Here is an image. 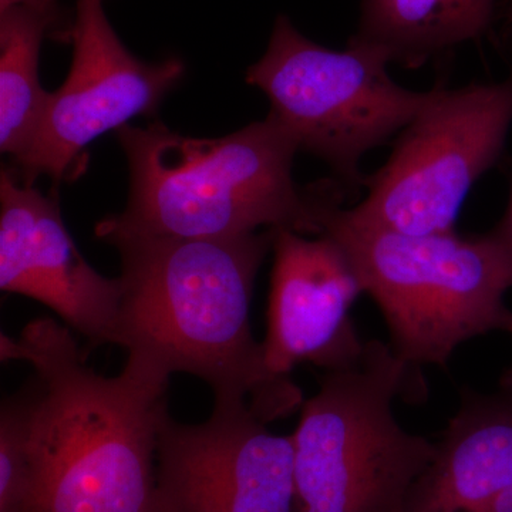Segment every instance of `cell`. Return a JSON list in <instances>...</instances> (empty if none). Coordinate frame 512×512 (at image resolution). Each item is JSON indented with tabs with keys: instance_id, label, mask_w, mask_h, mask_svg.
Masks as SVG:
<instances>
[{
	"instance_id": "cell-19",
	"label": "cell",
	"mask_w": 512,
	"mask_h": 512,
	"mask_svg": "<svg viewBox=\"0 0 512 512\" xmlns=\"http://www.w3.org/2000/svg\"><path fill=\"white\" fill-rule=\"evenodd\" d=\"M503 330L512 336V312L510 309H508L507 315H505Z\"/></svg>"
},
{
	"instance_id": "cell-16",
	"label": "cell",
	"mask_w": 512,
	"mask_h": 512,
	"mask_svg": "<svg viewBox=\"0 0 512 512\" xmlns=\"http://www.w3.org/2000/svg\"><path fill=\"white\" fill-rule=\"evenodd\" d=\"M490 232L512 259V188L503 220Z\"/></svg>"
},
{
	"instance_id": "cell-4",
	"label": "cell",
	"mask_w": 512,
	"mask_h": 512,
	"mask_svg": "<svg viewBox=\"0 0 512 512\" xmlns=\"http://www.w3.org/2000/svg\"><path fill=\"white\" fill-rule=\"evenodd\" d=\"M340 200L332 192L320 205V235L349 256L402 362L444 367L461 343L503 330L512 259L491 232L463 238L363 227L346 217Z\"/></svg>"
},
{
	"instance_id": "cell-13",
	"label": "cell",
	"mask_w": 512,
	"mask_h": 512,
	"mask_svg": "<svg viewBox=\"0 0 512 512\" xmlns=\"http://www.w3.org/2000/svg\"><path fill=\"white\" fill-rule=\"evenodd\" d=\"M495 16L497 0H360L359 26L349 42L420 69L483 37Z\"/></svg>"
},
{
	"instance_id": "cell-10",
	"label": "cell",
	"mask_w": 512,
	"mask_h": 512,
	"mask_svg": "<svg viewBox=\"0 0 512 512\" xmlns=\"http://www.w3.org/2000/svg\"><path fill=\"white\" fill-rule=\"evenodd\" d=\"M0 289L43 303L90 348L120 343L123 286L90 266L64 225L56 192L0 174Z\"/></svg>"
},
{
	"instance_id": "cell-14",
	"label": "cell",
	"mask_w": 512,
	"mask_h": 512,
	"mask_svg": "<svg viewBox=\"0 0 512 512\" xmlns=\"http://www.w3.org/2000/svg\"><path fill=\"white\" fill-rule=\"evenodd\" d=\"M53 19L25 6L0 12V150L15 163L28 154L49 106L39 57Z\"/></svg>"
},
{
	"instance_id": "cell-15",
	"label": "cell",
	"mask_w": 512,
	"mask_h": 512,
	"mask_svg": "<svg viewBox=\"0 0 512 512\" xmlns=\"http://www.w3.org/2000/svg\"><path fill=\"white\" fill-rule=\"evenodd\" d=\"M36 476L29 446L25 387L0 410V512H35Z\"/></svg>"
},
{
	"instance_id": "cell-18",
	"label": "cell",
	"mask_w": 512,
	"mask_h": 512,
	"mask_svg": "<svg viewBox=\"0 0 512 512\" xmlns=\"http://www.w3.org/2000/svg\"><path fill=\"white\" fill-rule=\"evenodd\" d=\"M504 15L507 22L512 25V0H504Z\"/></svg>"
},
{
	"instance_id": "cell-12",
	"label": "cell",
	"mask_w": 512,
	"mask_h": 512,
	"mask_svg": "<svg viewBox=\"0 0 512 512\" xmlns=\"http://www.w3.org/2000/svg\"><path fill=\"white\" fill-rule=\"evenodd\" d=\"M511 491L512 369L493 393L461 389L458 412L404 512H483Z\"/></svg>"
},
{
	"instance_id": "cell-1",
	"label": "cell",
	"mask_w": 512,
	"mask_h": 512,
	"mask_svg": "<svg viewBox=\"0 0 512 512\" xmlns=\"http://www.w3.org/2000/svg\"><path fill=\"white\" fill-rule=\"evenodd\" d=\"M119 251V346L157 372L204 380L214 402L248 404L266 424L301 410L302 390L276 376L252 335V292L275 229L187 239L96 227Z\"/></svg>"
},
{
	"instance_id": "cell-9",
	"label": "cell",
	"mask_w": 512,
	"mask_h": 512,
	"mask_svg": "<svg viewBox=\"0 0 512 512\" xmlns=\"http://www.w3.org/2000/svg\"><path fill=\"white\" fill-rule=\"evenodd\" d=\"M248 404L214 402L202 423L161 426V512H296L291 434L279 436Z\"/></svg>"
},
{
	"instance_id": "cell-2",
	"label": "cell",
	"mask_w": 512,
	"mask_h": 512,
	"mask_svg": "<svg viewBox=\"0 0 512 512\" xmlns=\"http://www.w3.org/2000/svg\"><path fill=\"white\" fill-rule=\"evenodd\" d=\"M2 362L35 369L25 386L35 512H161L157 450L170 376L127 357L103 376L87 365L70 328L32 320L0 335Z\"/></svg>"
},
{
	"instance_id": "cell-8",
	"label": "cell",
	"mask_w": 512,
	"mask_h": 512,
	"mask_svg": "<svg viewBox=\"0 0 512 512\" xmlns=\"http://www.w3.org/2000/svg\"><path fill=\"white\" fill-rule=\"evenodd\" d=\"M101 2L77 0L72 67L63 86L50 93L45 120L28 154L15 163L20 183L32 185L40 175L60 183L96 138L134 117L156 113L183 79L185 66L177 57L147 63L131 55Z\"/></svg>"
},
{
	"instance_id": "cell-17",
	"label": "cell",
	"mask_w": 512,
	"mask_h": 512,
	"mask_svg": "<svg viewBox=\"0 0 512 512\" xmlns=\"http://www.w3.org/2000/svg\"><path fill=\"white\" fill-rule=\"evenodd\" d=\"M25 8L39 10V12L49 13L55 16V0H0V12H5L10 8Z\"/></svg>"
},
{
	"instance_id": "cell-6",
	"label": "cell",
	"mask_w": 512,
	"mask_h": 512,
	"mask_svg": "<svg viewBox=\"0 0 512 512\" xmlns=\"http://www.w3.org/2000/svg\"><path fill=\"white\" fill-rule=\"evenodd\" d=\"M389 64L382 53L352 42L328 49L279 16L265 55L245 80L266 94L268 116L299 151L325 161L343 191H357L365 187L363 157L399 136L433 96L394 83Z\"/></svg>"
},
{
	"instance_id": "cell-3",
	"label": "cell",
	"mask_w": 512,
	"mask_h": 512,
	"mask_svg": "<svg viewBox=\"0 0 512 512\" xmlns=\"http://www.w3.org/2000/svg\"><path fill=\"white\" fill-rule=\"evenodd\" d=\"M130 168L126 210L96 227L187 239L241 237L258 229L320 235L328 184L299 187V148L272 117L237 133L195 138L160 121L114 131Z\"/></svg>"
},
{
	"instance_id": "cell-7",
	"label": "cell",
	"mask_w": 512,
	"mask_h": 512,
	"mask_svg": "<svg viewBox=\"0 0 512 512\" xmlns=\"http://www.w3.org/2000/svg\"><path fill=\"white\" fill-rule=\"evenodd\" d=\"M511 123L512 69L503 82L436 87L346 217L406 235L456 232L467 195L500 160Z\"/></svg>"
},
{
	"instance_id": "cell-5",
	"label": "cell",
	"mask_w": 512,
	"mask_h": 512,
	"mask_svg": "<svg viewBox=\"0 0 512 512\" xmlns=\"http://www.w3.org/2000/svg\"><path fill=\"white\" fill-rule=\"evenodd\" d=\"M416 375L379 340L353 365L323 372L291 434L296 512H404L436 456L393 414L394 397L420 399Z\"/></svg>"
},
{
	"instance_id": "cell-11",
	"label": "cell",
	"mask_w": 512,
	"mask_h": 512,
	"mask_svg": "<svg viewBox=\"0 0 512 512\" xmlns=\"http://www.w3.org/2000/svg\"><path fill=\"white\" fill-rule=\"evenodd\" d=\"M268 328L262 346L276 376L291 377L302 363L323 372L359 360L366 342L350 311L363 291L349 256L329 235L275 229Z\"/></svg>"
}]
</instances>
